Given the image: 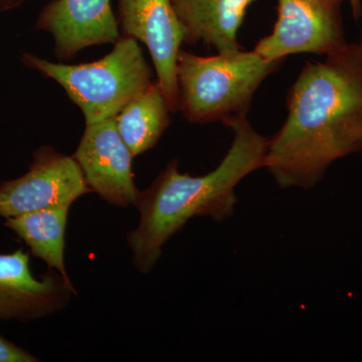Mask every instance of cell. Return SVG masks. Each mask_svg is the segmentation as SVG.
I'll list each match as a JSON object with an SVG mask.
<instances>
[{"mask_svg":"<svg viewBox=\"0 0 362 362\" xmlns=\"http://www.w3.org/2000/svg\"><path fill=\"white\" fill-rule=\"evenodd\" d=\"M326 57L300 71L269 138L264 168L284 189H311L333 162L362 151V37Z\"/></svg>","mask_w":362,"mask_h":362,"instance_id":"cell-1","label":"cell"},{"mask_svg":"<svg viewBox=\"0 0 362 362\" xmlns=\"http://www.w3.org/2000/svg\"><path fill=\"white\" fill-rule=\"evenodd\" d=\"M223 125L233 130V138L218 168L206 175L190 176L181 173L173 159L139 192L135 206L140 223L127 233V242L133 264L141 273L151 272L165 243L190 218L209 216L221 223L230 218L238 204V185L265 165L269 138L256 132L247 117L230 119Z\"/></svg>","mask_w":362,"mask_h":362,"instance_id":"cell-2","label":"cell"},{"mask_svg":"<svg viewBox=\"0 0 362 362\" xmlns=\"http://www.w3.org/2000/svg\"><path fill=\"white\" fill-rule=\"evenodd\" d=\"M282 63L254 49L211 57L180 49L176 63L178 111L195 124L247 117L259 85Z\"/></svg>","mask_w":362,"mask_h":362,"instance_id":"cell-3","label":"cell"},{"mask_svg":"<svg viewBox=\"0 0 362 362\" xmlns=\"http://www.w3.org/2000/svg\"><path fill=\"white\" fill-rule=\"evenodd\" d=\"M21 63L58 83L84 114L86 124L116 117L153 82L139 42L121 35L113 49L92 63L66 65L23 52Z\"/></svg>","mask_w":362,"mask_h":362,"instance_id":"cell-4","label":"cell"},{"mask_svg":"<svg viewBox=\"0 0 362 362\" xmlns=\"http://www.w3.org/2000/svg\"><path fill=\"white\" fill-rule=\"evenodd\" d=\"M344 0H278L273 32L254 51L271 61L290 54H328L346 45L341 14Z\"/></svg>","mask_w":362,"mask_h":362,"instance_id":"cell-5","label":"cell"},{"mask_svg":"<svg viewBox=\"0 0 362 362\" xmlns=\"http://www.w3.org/2000/svg\"><path fill=\"white\" fill-rule=\"evenodd\" d=\"M90 192L75 158L45 145L33 152L25 175L0 183V216L13 218L47 207L71 206Z\"/></svg>","mask_w":362,"mask_h":362,"instance_id":"cell-6","label":"cell"},{"mask_svg":"<svg viewBox=\"0 0 362 362\" xmlns=\"http://www.w3.org/2000/svg\"><path fill=\"white\" fill-rule=\"evenodd\" d=\"M119 26L148 49L171 113L178 111L176 63L185 30L171 0H118Z\"/></svg>","mask_w":362,"mask_h":362,"instance_id":"cell-7","label":"cell"},{"mask_svg":"<svg viewBox=\"0 0 362 362\" xmlns=\"http://www.w3.org/2000/svg\"><path fill=\"white\" fill-rule=\"evenodd\" d=\"M73 157L93 192L113 206H135L140 190L133 175L134 156L119 133L116 117L86 124Z\"/></svg>","mask_w":362,"mask_h":362,"instance_id":"cell-8","label":"cell"},{"mask_svg":"<svg viewBox=\"0 0 362 362\" xmlns=\"http://www.w3.org/2000/svg\"><path fill=\"white\" fill-rule=\"evenodd\" d=\"M77 295L71 280L58 271L33 275L30 255L23 250L0 255V320H37L66 308Z\"/></svg>","mask_w":362,"mask_h":362,"instance_id":"cell-9","label":"cell"},{"mask_svg":"<svg viewBox=\"0 0 362 362\" xmlns=\"http://www.w3.org/2000/svg\"><path fill=\"white\" fill-rule=\"evenodd\" d=\"M35 28L52 35L54 56L61 61L93 45H114L121 37L111 0H51Z\"/></svg>","mask_w":362,"mask_h":362,"instance_id":"cell-10","label":"cell"},{"mask_svg":"<svg viewBox=\"0 0 362 362\" xmlns=\"http://www.w3.org/2000/svg\"><path fill=\"white\" fill-rule=\"evenodd\" d=\"M183 30L185 42L213 47L218 54L242 49L238 30L254 0H171Z\"/></svg>","mask_w":362,"mask_h":362,"instance_id":"cell-11","label":"cell"},{"mask_svg":"<svg viewBox=\"0 0 362 362\" xmlns=\"http://www.w3.org/2000/svg\"><path fill=\"white\" fill-rule=\"evenodd\" d=\"M170 113L168 100L156 80L117 114V128L133 156L156 146L170 125Z\"/></svg>","mask_w":362,"mask_h":362,"instance_id":"cell-12","label":"cell"},{"mask_svg":"<svg viewBox=\"0 0 362 362\" xmlns=\"http://www.w3.org/2000/svg\"><path fill=\"white\" fill-rule=\"evenodd\" d=\"M70 206L47 207L6 218L4 226L28 245L33 256L70 280L65 266V235Z\"/></svg>","mask_w":362,"mask_h":362,"instance_id":"cell-13","label":"cell"},{"mask_svg":"<svg viewBox=\"0 0 362 362\" xmlns=\"http://www.w3.org/2000/svg\"><path fill=\"white\" fill-rule=\"evenodd\" d=\"M39 358L6 338L0 337V362H37Z\"/></svg>","mask_w":362,"mask_h":362,"instance_id":"cell-14","label":"cell"},{"mask_svg":"<svg viewBox=\"0 0 362 362\" xmlns=\"http://www.w3.org/2000/svg\"><path fill=\"white\" fill-rule=\"evenodd\" d=\"M26 0H0V13L13 11L23 6Z\"/></svg>","mask_w":362,"mask_h":362,"instance_id":"cell-15","label":"cell"},{"mask_svg":"<svg viewBox=\"0 0 362 362\" xmlns=\"http://www.w3.org/2000/svg\"><path fill=\"white\" fill-rule=\"evenodd\" d=\"M350 6H351L352 13L356 20H359L362 13L361 0H349Z\"/></svg>","mask_w":362,"mask_h":362,"instance_id":"cell-16","label":"cell"}]
</instances>
